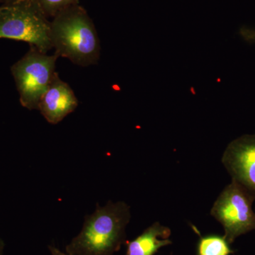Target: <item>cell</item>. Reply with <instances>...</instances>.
I'll return each mask as SVG.
<instances>
[{
	"label": "cell",
	"instance_id": "obj_4",
	"mask_svg": "<svg viewBox=\"0 0 255 255\" xmlns=\"http://www.w3.org/2000/svg\"><path fill=\"white\" fill-rule=\"evenodd\" d=\"M58 55H50L30 46L21 59L11 67L22 107L38 110V104L53 80Z\"/></svg>",
	"mask_w": 255,
	"mask_h": 255
},
{
	"label": "cell",
	"instance_id": "obj_9",
	"mask_svg": "<svg viewBox=\"0 0 255 255\" xmlns=\"http://www.w3.org/2000/svg\"><path fill=\"white\" fill-rule=\"evenodd\" d=\"M234 253L224 235H199L196 255H231Z\"/></svg>",
	"mask_w": 255,
	"mask_h": 255
},
{
	"label": "cell",
	"instance_id": "obj_6",
	"mask_svg": "<svg viewBox=\"0 0 255 255\" xmlns=\"http://www.w3.org/2000/svg\"><path fill=\"white\" fill-rule=\"evenodd\" d=\"M221 162L233 181L255 200V135L233 140L223 152Z\"/></svg>",
	"mask_w": 255,
	"mask_h": 255
},
{
	"label": "cell",
	"instance_id": "obj_10",
	"mask_svg": "<svg viewBox=\"0 0 255 255\" xmlns=\"http://www.w3.org/2000/svg\"><path fill=\"white\" fill-rule=\"evenodd\" d=\"M47 17L53 18L63 10L80 4V0H37Z\"/></svg>",
	"mask_w": 255,
	"mask_h": 255
},
{
	"label": "cell",
	"instance_id": "obj_2",
	"mask_svg": "<svg viewBox=\"0 0 255 255\" xmlns=\"http://www.w3.org/2000/svg\"><path fill=\"white\" fill-rule=\"evenodd\" d=\"M50 38L58 57L82 67L96 65L100 58V38L86 9L77 4L50 21Z\"/></svg>",
	"mask_w": 255,
	"mask_h": 255
},
{
	"label": "cell",
	"instance_id": "obj_7",
	"mask_svg": "<svg viewBox=\"0 0 255 255\" xmlns=\"http://www.w3.org/2000/svg\"><path fill=\"white\" fill-rule=\"evenodd\" d=\"M79 102L69 84L55 73L49 87L42 96L38 110L49 124H58L78 107Z\"/></svg>",
	"mask_w": 255,
	"mask_h": 255
},
{
	"label": "cell",
	"instance_id": "obj_13",
	"mask_svg": "<svg viewBox=\"0 0 255 255\" xmlns=\"http://www.w3.org/2000/svg\"><path fill=\"white\" fill-rule=\"evenodd\" d=\"M11 0H0V3L1 4H5V3L9 2V1H11Z\"/></svg>",
	"mask_w": 255,
	"mask_h": 255
},
{
	"label": "cell",
	"instance_id": "obj_3",
	"mask_svg": "<svg viewBox=\"0 0 255 255\" xmlns=\"http://www.w3.org/2000/svg\"><path fill=\"white\" fill-rule=\"evenodd\" d=\"M28 43L47 53L53 49L50 21L37 0H11L0 6V39Z\"/></svg>",
	"mask_w": 255,
	"mask_h": 255
},
{
	"label": "cell",
	"instance_id": "obj_5",
	"mask_svg": "<svg viewBox=\"0 0 255 255\" xmlns=\"http://www.w3.org/2000/svg\"><path fill=\"white\" fill-rule=\"evenodd\" d=\"M255 199L237 183L231 181L218 196L211 216L223 226L230 244L243 235L255 231Z\"/></svg>",
	"mask_w": 255,
	"mask_h": 255
},
{
	"label": "cell",
	"instance_id": "obj_1",
	"mask_svg": "<svg viewBox=\"0 0 255 255\" xmlns=\"http://www.w3.org/2000/svg\"><path fill=\"white\" fill-rule=\"evenodd\" d=\"M130 207L124 201H110L87 216L78 236L65 248L72 255H114L127 243L126 229Z\"/></svg>",
	"mask_w": 255,
	"mask_h": 255
},
{
	"label": "cell",
	"instance_id": "obj_8",
	"mask_svg": "<svg viewBox=\"0 0 255 255\" xmlns=\"http://www.w3.org/2000/svg\"><path fill=\"white\" fill-rule=\"evenodd\" d=\"M172 231L158 221L145 228L142 233L131 241H127L125 255H155L161 248L171 246L169 239Z\"/></svg>",
	"mask_w": 255,
	"mask_h": 255
},
{
	"label": "cell",
	"instance_id": "obj_12",
	"mask_svg": "<svg viewBox=\"0 0 255 255\" xmlns=\"http://www.w3.org/2000/svg\"><path fill=\"white\" fill-rule=\"evenodd\" d=\"M4 241H2V240L0 238V255H3V252H4Z\"/></svg>",
	"mask_w": 255,
	"mask_h": 255
},
{
	"label": "cell",
	"instance_id": "obj_11",
	"mask_svg": "<svg viewBox=\"0 0 255 255\" xmlns=\"http://www.w3.org/2000/svg\"><path fill=\"white\" fill-rule=\"evenodd\" d=\"M48 249H49L51 255H72L68 254V253L65 254V253L60 251L59 249H58V248H55L54 246H48Z\"/></svg>",
	"mask_w": 255,
	"mask_h": 255
}]
</instances>
